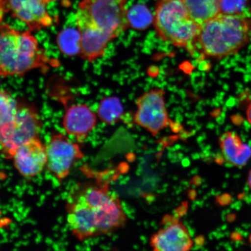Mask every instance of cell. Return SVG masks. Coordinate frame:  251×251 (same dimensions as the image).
Listing matches in <instances>:
<instances>
[{
	"mask_svg": "<svg viewBox=\"0 0 251 251\" xmlns=\"http://www.w3.org/2000/svg\"><path fill=\"white\" fill-rule=\"evenodd\" d=\"M59 65L31 31L15 29L0 18V76H24L34 70L47 72Z\"/></svg>",
	"mask_w": 251,
	"mask_h": 251,
	"instance_id": "6da1fadb",
	"label": "cell"
},
{
	"mask_svg": "<svg viewBox=\"0 0 251 251\" xmlns=\"http://www.w3.org/2000/svg\"><path fill=\"white\" fill-rule=\"evenodd\" d=\"M251 39V14H221L201 26L196 47L206 57L222 59L237 54Z\"/></svg>",
	"mask_w": 251,
	"mask_h": 251,
	"instance_id": "7a4b0ae2",
	"label": "cell"
},
{
	"mask_svg": "<svg viewBox=\"0 0 251 251\" xmlns=\"http://www.w3.org/2000/svg\"><path fill=\"white\" fill-rule=\"evenodd\" d=\"M153 25L158 36L164 42L190 54L197 50L201 26L191 17L183 0H159Z\"/></svg>",
	"mask_w": 251,
	"mask_h": 251,
	"instance_id": "3957f363",
	"label": "cell"
},
{
	"mask_svg": "<svg viewBox=\"0 0 251 251\" xmlns=\"http://www.w3.org/2000/svg\"><path fill=\"white\" fill-rule=\"evenodd\" d=\"M42 127V120L37 109L21 100L17 114L0 127V151L11 159L18 146L40 138Z\"/></svg>",
	"mask_w": 251,
	"mask_h": 251,
	"instance_id": "277c9868",
	"label": "cell"
},
{
	"mask_svg": "<svg viewBox=\"0 0 251 251\" xmlns=\"http://www.w3.org/2000/svg\"><path fill=\"white\" fill-rule=\"evenodd\" d=\"M127 2V0H81L78 8L99 29L114 39L129 27Z\"/></svg>",
	"mask_w": 251,
	"mask_h": 251,
	"instance_id": "5b68a950",
	"label": "cell"
},
{
	"mask_svg": "<svg viewBox=\"0 0 251 251\" xmlns=\"http://www.w3.org/2000/svg\"><path fill=\"white\" fill-rule=\"evenodd\" d=\"M79 144L55 131L46 145L47 167L59 182L68 176L75 163L84 158Z\"/></svg>",
	"mask_w": 251,
	"mask_h": 251,
	"instance_id": "8992f818",
	"label": "cell"
},
{
	"mask_svg": "<svg viewBox=\"0 0 251 251\" xmlns=\"http://www.w3.org/2000/svg\"><path fill=\"white\" fill-rule=\"evenodd\" d=\"M165 92L156 88L144 93L137 99L134 123L156 136L171 123L166 109Z\"/></svg>",
	"mask_w": 251,
	"mask_h": 251,
	"instance_id": "52a82bcc",
	"label": "cell"
},
{
	"mask_svg": "<svg viewBox=\"0 0 251 251\" xmlns=\"http://www.w3.org/2000/svg\"><path fill=\"white\" fill-rule=\"evenodd\" d=\"M46 5L43 0H1L0 17L4 12H9L12 17L26 25L30 31H39L54 24Z\"/></svg>",
	"mask_w": 251,
	"mask_h": 251,
	"instance_id": "ba28073f",
	"label": "cell"
},
{
	"mask_svg": "<svg viewBox=\"0 0 251 251\" xmlns=\"http://www.w3.org/2000/svg\"><path fill=\"white\" fill-rule=\"evenodd\" d=\"M76 23L80 34L81 57L89 62L102 57L108 44L114 39L99 29L79 8L76 13Z\"/></svg>",
	"mask_w": 251,
	"mask_h": 251,
	"instance_id": "9c48e42d",
	"label": "cell"
},
{
	"mask_svg": "<svg viewBox=\"0 0 251 251\" xmlns=\"http://www.w3.org/2000/svg\"><path fill=\"white\" fill-rule=\"evenodd\" d=\"M11 159L22 176L35 177L47 167L46 145L37 138L21 144L15 149Z\"/></svg>",
	"mask_w": 251,
	"mask_h": 251,
	"instance_id": "30bf717a",
	"label": "cell"
},
{
	"mask_svg": "<svg viewBox=\"0 0 251 251\" xmlns=\"http://www.w3.org/2000/svg\"><path fill=\"white\" fill-rule=\"evenodd\" d=\"M169 217L171 221L151 237L150 247L155 251L190 250L194 242L188 228L179 219Z\"/></svg>",
	"mask_w": 251,
	"mask_h": 251,
	"instance_id": "8fae6325",
	"label": "cell"
},
{
	"mask_svg": "<svg viewBox=\"0 0 251 251\" xmlns=\"http://www.w3.org/2000/svg\"><path fill=\"white\" fill-rule=\"evenodd\" d=\"M65 208L67 224L75 238L83 241L97 236L96 216L92 209L69 196Z\"/></svg>",
	"mask_w": 251,
	"mask_h": 251,
	"instance_id": "7c38bea8",
	"label": "cell"
},
{
	"mask_svg": "<svg viewBox=\"0 0 251 251\" xmlns=\"http://www.w3.org/2000/svg\"><path fill=\"white\" fill-rule=\"evenodd\" d=\"M97 125V115L84 103H75L66 108L62 126L68 136L77 142L85 141Z\"/></svg>",
	"mask_w": 251,
	"mask_h": 251,
	"instance_id": "4fadbf2b",
	"label": "cell"
},
{
	"mask_svg": "<svg viewBox=\"0 0 251 251\" xmlns=\"http://www.w3.org/2000/svg\"><path fill=\"white\" fill-rule=\"evenodd\" d=\"M219 144L222 154L229 164L243 167L251 158V147L233 131L223 134L220 137Z\"/></svg>",
	"mask_w": 251,
	"mask_h": 251,
	"instance_id": "5bb4252c",
	"label": "cell"
},
{
	"mask_svg": "<svg viewBox=\"0 0 251 251\" xmlns=\"http://www.w3.org/2000/svg\"><path fill=\"white\" fill-rule=\"evenodd\" d=\"M221 0H183L191 17L200 26L221 14Z\"/></svg>",
	"mask_w": 251,
	"mask_h": 251,
	"instance_id": "9a60e30c",
	"label": "cell"
},
{
	"mask_svg": "<svg viewBox=\"0 0 251 251\" xmlns=\"http://www.w3.org/2000/svg\"><path fill=\"white\" fill-rule=\"evenodd\" d=\"M56 45L62 54L66 56H80V31L77 28H65L58 34L56 37Z\"/></svg>",
	"mask_w": 251,
	"mask_h": 251,
	"instance_id": "2e32d148",
	"label": "cell"
},
{
	"mask_svg": "<svg viewBox=\"0 0 251 251\" xmlns=\"http://www.w3.org/2000/svg\"><path fill=\"white\" fill-rule=\"evenodd\" d=\"M124 108L118 97H108L101 100L97 109L100 120L108 125H113L121 120Z\"/></svg>",
	"mask_w": 251,
	"mask_h": 251,
	"instance_id": "e0dca14e",
	"label": "cell"
},
{
	"mask_svg": "<svg viewBox=\"0 0 251 251\" xmlns=\"http://www.w3.org/2000/svg\"><path fill=\"white\" fill-rule=\"evenodd\" d=\"M129 27L138 30H144L153 24L154 17L146 5L137 4L127 10Z\"/></svg>",
	"mask_w": 251,
	"mask_h": 251,
	"instance_id": "ac0fdd59",
	"label": "cell"
},
{
	"mask_svg": "<svg viewBox=\"0 0 251 251\" xmlns=\"http://www.w3.org/2000/svg\"><path fill=\"white\" fill-rule=\"evenodd\" d=\"M21 102V100L16 99L9 93L0 90V127L17 114Z\"/></svg>",
	"mask_w": 251,
	"mask_h": 251,
	"instance_id": "d6986e66",
	"label": "cell"
},
{
	"mask_svg": "<svg viewBox=\"0 0 251 251\" xmlns=\"http://www.w3.org/2000/svg\"><path fill=\"white\" fill-rule=\"evenodd\" d=\"M221 9L223 14H251L249 0H221Z\"/></svg>",
	"mask_w": 251,
	"mask_h": 251,
	"instance_id": "ffe728a7",
	"label": "cell"
},
{
	"mask_svg": "<svg viewBox=\"0 0 251 251\" xmlns=\"http://www.w3.org/2000/svg\"><path fill=\"white\" fill-rule=\"evenodd\" d=\"M247 118L248 122L251 125V102L250 103L249 106H248L247 109Z\"/></svg>",
	"mask_w": 251,
	"mask_h": 251,
	"instance_id": "44dd1931",
	"label": "cell"
},
{
	"mask_svg": "<svg viewBox=\"0 0 251 251\" xmlns=\"http://www.w3.org/2000/svg\"><path fill=\"white\" fill-rule=\"evenodd\" d=\"M248 185H249V187L250 188V189L251 190V170L250 171L249 176H248Z\"/></svg>",
	"mask_w": 251,
	"mask_h": 251,
	"instance_id": "7402d4cb",
	"label": "cell"
},
{
	"mask_svg": "<svg viewBox=\"0 0 251 251\" xmlns=\"http://www.w3.org/2000/svg\"><path fill=\"white\" fill-rule=\"evenodd\" d=\"M56 1H58V0H43V1L46 3V4H49V3L55 2Z\"/></svg>",
	"mask_w": 251,
	"mask_h": 251,
	"instance_id": "603a6c76",
	"label": "cell"
}]
</instances>
